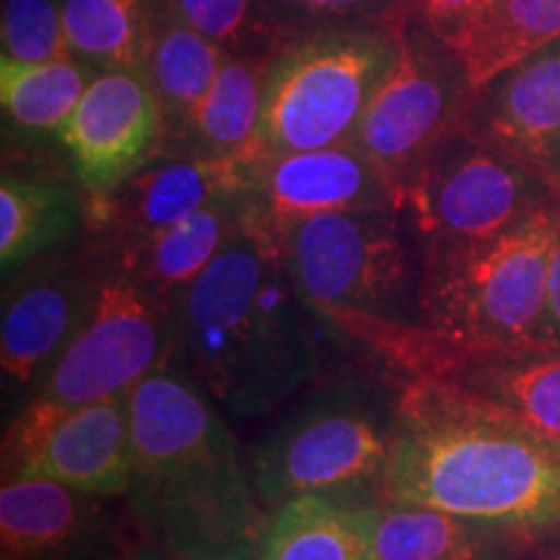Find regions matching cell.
Instances as JSON below:
<instances>
[{
	"instance_id": "7402d4cb",
	"label": "cell",
	"mask_w": 560,
	"mask_h": 560,
	"mask_svg": "<svg viewBox=\"0 0 560 560\" xmlns=\"http://www.w3.org/2000/svg\"><path fill=\"white\" fill-rule=\"evenodd\" d=\"M556 39H560V0H490L472 19L439 37L459 62L475 96L503 70Z\"/></svg>"
},
{
	"instance_id": "3957f363",
	"label": "cell",
	"mask_w": 560,
	"mask_h": 560,
	"mask_svg": "<svg viewBox=\"0 0 560 560\" xmlns=\"http://www.w3.org/2000/svg\"><path fill=\"white\" fill-rule=\"evenodd\" d=\"M380 499L529 535L560 522V444L457 384L410 376Z\"/></svg>"
},
{
	"instance_id": "6da1fadb",
	"label": "cell",
	"mask_w": 560,
	"mask_h": 560,
	"mask_svg": "<svg viewBox=\"0 0 560 560\" xmlns=\"http://www.w3.org/2000/svg\"><path fill=\"white\" fill-rule=\"evenodd\" d=\"M280 242L249 219L234 242L172 301L170 366L223 416L255 420L322 380L325 353Z\"/></svg>"
},
{
	"instance_id": "9c48e42d",
	"label": "cell",
	"mask_w": 560,
	"mask_h": 560,
	"mask_svg": "<svg viewBox=\"0 0 560 560\" xmlns=\"http://www.w3.org/2000/svg\"><path fill=\"white\" fill-rule=\"evenodd\" d=\"M395 60L363 112L355 143L366 151L402 206V192L423 159L465 128L475 94L459 62L416 24L392 26Z\"/></svg>"
},
{
	"instance_id": "4fadbf2b",
	"label": "cell",
	"mask_w": 560,
	"mask_h": 560,
	"mask_svg": "<svg viewBox=\"0 0 560 560\" xmlns=\"http://www.w3.org/2000/svg\"><path fill=\"white\" fill-rule=\"evenodd\" d=\"M107 252L39 257L13 280L0 319V366L16 387H39L100 299Z\"/></svg>"
},
{
	"instance_id": "8992f818",
	"label": "cell",
	"mask_w": 560,
	"mask_h": 560,
	"mask_svg": "<svg viewBox=\"0 0 560 560\" xmlns=\"http://www.w3.org/2000/svg\"><path fill=\"white\" fill-rule=\"evenodd\" d=\"M278 242L299 293L332 327L361 319L416 322L423 247L402 208L312 215Z\"/></svg>"
},
{
	"instance_id": "7c38bea8",
	"label": "cell",
	"mask_w": 560,
	"mask_h": 560,
	"mask_svg": "<svg viewBox=\"0 0 560 560\" xmlns=\"http://www.w3.org/2000/svg\"><path fill=\"white\" fill-rule=\"evenodd\" d=\"M5 478H45L81 493L122 499L132 478L128 392L39 420L11 423Z\"/></svg>"
},
{
	"instance_id": "44dd1931",
	"label": "cell",
	"mask_w": 560,
	"mask_h": 560,
	"mask_svg": "<svg viewBox=\"0 0 560 560\" xmlns=\"http://www.w3.org/2000/svg\"><path fill=\"white\" fill-rule=\"evenodd\" d=\"M244 221V195L215 200L138 247L109 257V262L170 310L172 301L240 236Z\"/></svg>"
},
{
	"instance_id": "7a4b0ae2",
	"label": "cell",
	"mask_w": 560,
	"mask_h": 560,
	"mask_svg": "<svg viewBox=\"0 0 560 560\" xmlns=\"http://www.w3.org/2000/svg\"><path fill=\"white\" fill-rule=\"evenodd\" d=\"M138 542L179 560H260L270 511L252 488L223 412L170 363L128 389Z\"/></svg>"
},
{
	"instance_id": "f1b7e54d",
	"label": "cell",
	"mask_w": 560,
	"mask_h": 560,
	"mask_svg": "<svg viewBox=\"0 0 560 560\" xmlns=\"http://www.w3.org/2000/svg\"><path fill=\"white\" fill-rule=\"evenodd\" d=\"M3 58L13 62H50L70 58L62 32V5L55 0H5L3 3Z\"/></svg>"
},
{
	"instance_id": "4316f807",
	"label": "cell",
	"mask_w": 560,
	"mask_h": 560,
	"mask_svg": "<svg viewBox=\"0 0 560 560\" xmlns=\"http://www.w3.org/2000/svg\"><path fill=\"white\" fill-rule=\"evenodd\" d=\"M94 75L100 73L73 55L34 66L0 58L5 120L26 136H60Z\"/></svg>"
},
{
	"instance_id": "30bf717a",
	"label": "cell",
	"mask_w": 560,
	"mask_h": 560,
	"mask_svg": "<svg viewBox=\"0 0 560 560\" xmlns=\"http://www.w3.org/2000/svg\"><path fill=\"white\" fill-rule=\"evenodd\" d=\"M338 330L361 340L408 380L431 376L457 384L560 444V342L462 348L420 332L412 322H346Z\"/></svg>"
},
{
	"instance_id": "ffe728a7",
	"label": "cell",
	"mask_w": 560,
	"mask_h": 560,
	"mask_svg": "<svg viewBox=\"0 0 560 560\" xmlns=\"http://www.w3.org/2000/svg\"><path fill=\"white\" fill-rule=\"evenodd\" d=\"M276 52H229L213 86L172 132L164 153L252 164L262 117L265 79Z\"/></svg>"
},
{
	"instance_id": "83f0119b",
	"label": "cell",
	"mask_w": 560,
	"mask_h": 560,
	"mask_svg": "<svg viewBox=\"0 0 560 560\" xmlns=\"http://www.w3.org/2000/svg\"><path fill=\"white\" fill-rule=\"evenodd\" d=\"M179 21L226 52H276L291 34L268 0H164Z\"/></svg>"
},
{
	"instance_id": "9a60e30c",
	"label": "cell",
	"mask_w": 560,
	"mask_h": 560,
	"mask_svg": "<svg viewBox=\"0 0 560 560\" xmlns=\"http://www.w3.org/2000/svg\"><path fill=\"white\" fill-rule=\"evenodd\" d=\"M252 164L192 156H156L115 190L86 200V221L107 257L138 247L159 231L190 219L210 202L244 195Z\"/></svg>"
},
{
	"instance_id": "4dcf8cb0",
	"label": "cell",
	"mask_w": 560,
	"mask_h": 560,
	"mask_svg": "<svg viewBox=\"0 0 560 560\" xmlns=\"http://www.w3.org/2000/svg\"><path fill=\"white\" fill-rule=\"evenodd\" d=\"M488 3L490 0H402L387 26L416 24L439 39L472 19Z\"/></svg>"
},
{
	"instance_id": "5b68a950",
	"label": "cell",
	"mask_w": 560,
	"mask_h": 560,
	"mask_svg": "<svg viewBox=\"0 0 560 560\" xmlns=\"http://www.w3.org/2000/svg\"><path fill=\"white\" fill-rule=\"evenodd\" d=\"M392 420L395 400L369 384H317L283 423L249 446L244 465L257 499L270 514L306 493L348 506L380 501Z\"/></svg>"
},
{
	"instance_id": "603a6c76",
	"label": "cell",
	"mask_w": 560,
	"mask_h": 560,
	"mask_svg": "<svg viewBox=\"0 0 560 560\" xmlns=\"http://www.w3.org/2000/svg\"><path fill=\"white\" fill-rule=\"evenodd\" d=\"M86 206L68 185L39 177L3 174L0 182V262L11 272L60 249L81 221Z\"/></svg>"
},
{
	"instance_id": "cb8c5ba5",
	"label": "cell",
	"mask_w": 560,
	"mask_h": 560,
	"mask_svg": "<svg viewBox=\"0 0 560 560\" xmlns=\"http://www.w3.org/2000/svg\"><path fill=\"white\" fill-rule=\"evenodd\" d=\"M161 0H66L62 32L68 52L96 70L143 73Z\"/></svg>"
},
{
	"instance_id": "d6986e66",
	"label": "cell",
	"mask_w": 560,
	"mask_h": 560,
	"mask_svg": "<svg viewBox=\"0 0 560 560\" xmlns=\"http://www.w3.org/2000/svg\"><path fill=\"white\" fill-rule=\"evenodd\" d=\"M361 511L369 560H509L524 537L416 503L380 499Z\"/></svg>"
},
{
	"instance_id": "d4e9b609",
	"label": "cell",
	"mask_w": 560,
	"mask_h": 560,
	"mask_svg": "<svg viewBox=\"0 0 560 560\" xmlns=\"http://www.w3.org/2000/svg\"><path fill=\"white\" fill-rule=\"evenodd\" d=\"M260 560H369L361 506L306 493L270 514Z\"/></svg>"
},
{
	"instance_id": "d6a6232c",
	"label": "cell",
	"mask_w": 560,
	"mask_h": 560,
	"mask_svg": "<svg viewBox=\"0 0 560 560\" xmlns=\"http://www.w3.org/2000/svg\"><path fill=\"white\" fill-rule=\"evenodd\" d=\"M545 340L560 342V231L548 262V293H545Z\"/></svg>"
},
{
	"instance_id": "ac0fdd59",
	"label": "cell",
	"mask_w": 560,
	"mask_h": 560,
	"mask_svg": "<svg viewBox=\"0 0 560 560\" xmlns=\"http://www.w3.org/2000/svg\"><path fill=\"white\" fill-rule=\"evenodd\" d=\"M467 128L560 187V39L490 81Z\"/></svg>"
},
{
	"instance_id": "5bb4252c",
	"label": "cell",
	"mask_w": 560,
	"mask_h": 560,
	"mask_svg": "<svg viewBox=\"0 0 560 560\" xmlns=\"http://www.w3.org/2000/svg\"><path fill=\"white\" fill-rule=\"evenodd\" d=\"M170 125L143 73L104 70L83 91L60 132L86 198H102L122 179L164 156Z\"/></svg>"
},
{
	"instance_id": "f546056e",
	"label": "cell",
	"mask_w": 560,
	"mask_h": 560,
	"mask_svg": "<svg viewBox=\"0 0 560 560\" xmlns=\"http://www.w3.org/2000/svg\"><path fill=\"white\" fill-rule=\"evenodd\" d=\"M400 3L402 0H268L291 37L335 24H389Z\"/></svg>"
},
{
	"instance_id": "2e32d148",
	"label": "cell",
	"mask_w": 560,
	"mask_h": 560,
	"mask_svg": "<svg viewBox=\"0 0 560 560\" xmlns=\"http://www.w3.org/2000/svg\"><path fill=\"white\" fill-rule=\"evenodd\" d=\"M244 206L247 219L276 240L312 215L374 206L402 208L389 182L355 140L257 161Z\"/></svg>"
},
{
	"instance_id": "e0dca14e",
	"label": "cell",
	"mask_w": 560,
	"mask_h": 560,
	"mask_svg": "<svg viewBox=\"0 0 560 560\" xmlns=\"http://www.w3.org/2000/svg\"><path fill=\"white\" fill-rule=\"evenodd\" d=\"M109 501L45 478H3L0 560H115L138 540Z\"/></svg>"
},
{
	"instance_id": "484cf974",
	"label": "cell",
	"mask_w": 560,
	"mask_h": 560,
	"mask_svg": "<svg viewBox=\"0 0 560 560\" xmlns=\"http://www.w3.org/2000/svg\"><path fill=\"white\" fill-rule=\"evenodd\" d=\"M226 55L221 45L202 37L200 32L174 16L161 0L156 34H153L143 75L164 107L170 138L213 86Z\"/></svg>"
},
{
	"instance_id": "836d02e7",
	"label": "cell",
	"mask_w": 560,
	"mask_h": 560,
	"mask_svg": "<svg viewBox=\"0 0 560 560\" xmlns=\"http://www.w3.org/2000/svg\"><path fill=\"white\" fill-rule=\"evenodd\" d=\"M115 560H179V558H174V556H170V552L153 548V545L136 542V545H130L122 556H117Z\"/></svg>"
},
{
	"instance_id": "1f68e13d",
	"label": "cell",
	"mask_w": 560,
	"mask_h": 560,
	"mask_svg": "<svg viewBox=\"0 0 560 560\" xmlns=\"http://www.w3.org/2000/svg\"><path fill=\"white\" fill-rule=\"evenodd\" d=\"M509 560H560V522L524 535Z\"/></svg>"
},
{
	"instance_id": "52a82bcc",
	"label": "cell",
	"mask_w": 560,
	"mask_h": 560,
	"mask_svg": "<svg viewBox=\"0 0 560 560\" xmlns=\"http://www.w3.org/2000/svg\"><path fill=\"white\" fill-rule=\"evenodd\" d=\"M397 52L387 24H335L293 34L272 55L252 166L293 151L355 140Z\"/></svg>"
},
{
	"instance_id": "8fae6325",
	"label": "cell",
	"mask_w": 560,
	"mask_h": 560,
	"mask_svg": "<svg viewBox=\"0 0 560 560\" xmlns=\"http://www.w3.org/2000/svg\"><path fill=\"white\" fill-rule=\"evenodd\" d=\"M170 310L112 265L89 319L16 418L39 420L122 395L164 366Z\"/></svg>"
},
{
	"instance_id": "ba28073f",
	"label": "cell",
	"mask_w": 560,
	"mask_h": 560,
	"mask_svg": "<svg viewBox=\"0 0 560 560\" xmlns=\"http://www.w3.org/2000/svg\"><path fill=\"white\" fill-rule=\"evenodd\" d=\"M560 206V187L467 128L452 132L412 172L402 210L420 247L493 240Z\"/></svg>"
},
{
	"instance_id": "277c9868",
	"label": "cell",
	"mask_w": 560,
	"mask_h": 560,
	"mask_svg": "<svg viewBox=\"0 0 560 560\" xmlns=\"http://www.w3.org/2000/svg\"><path fill=\"white\" fill-rule=\"evenodd\" d=\"M558 231L560 206L493 240L423 247L412 325L462 348L545 340L548 262Z\"/></svg>"
}]
</instances>
